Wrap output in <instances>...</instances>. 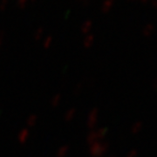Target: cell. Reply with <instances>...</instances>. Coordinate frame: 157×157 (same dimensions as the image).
<instances>
[{"label":"cell","instance_id":"cell-1","mask_svg":"<svg viewBox=\"0 0 157 157\" xmlns=\"http://www.w3.org/2000/svg\"><path fill=\"white\" fill-rule=\"evenodd\" d=\"M109 149L108 142L97 141L90 146V154L93 157H102L105 155Z\"/></svg>","mask_w":157,"mask_h":157},{"label":"cell","instance_id":"cell-2","mask_svg":"<svg viewBox=\"0 0 157 157\" xmlns=\"http://www.w3.org/2000/svg\"><path fill=\"white\" fill-rule=\"evenodd\" d=\"M98 114H99V111H98V108L96 107L93 108L89 113L88 117H87V127L90 129L94 128L96 125L97 120H98Z\"/></svg>","mask_w":157,"mask_h":157},{"label":"cell","instance_id":"cell-3","mask_svg":"<svg viewBox=\"0 0 157 157\" xmlns=\"http://www.w3.org/2000/svg\"><path fill=\"white\" fill-rule=\"evenodd\" d=\"M155 26L154 24H152V23L147 24L142 30V35L144 38L148 39V38L152 37V35L155 33Z\"/></svg>","mask_w":157,"mask_h":157},{"label":"cell","instance_id":"cell-4","mask_svg":"<svg viewBox=\"0 0 157 157\" xmlns=\"http://www.w3.org/2000/svg\"><path fill=\"white\" fill-rule=\"evenodd\" d=\"M29 135H30V131H29L28 129H22L19 132L18 135H17V140H18V142L21 143V144H24L27 140V139H28Z\"/></svg>","mask_w":157,"mask_h":157},{"label":"cell","instance_id":"cell-5","mask_svg":"<svg viewBox=\"0 0 157 157\" xmlns=\"http://www.w3.org/2000/svg\"><path fill=\"white\" fill-rule=\"evenodd\" d=\"M142 128H143V122L142 121H135V123L132 125V127H131V133L135 135H138L140 131L142 130Z\"/></svg>","mask_w":157,"mask_h":157},{"label":"cell","instance_id":"cell-6","mask_svg":"<svg viewBox=\"0 0 157 157\" xmlns=\"http://www.w3.org/2000/svg\"><path fill=\"white\" fill-rule=\"evenodd\" d=\"M75 113H76V109L75 108H71L69 109L67 112L65 114V121L67 122H70L71 121H73V119L74 118V115H75Z\"/></svg>","mask_w":157,"mask_h":157},{"label":"cell","instance_id":"cell-7","mask_svg":"<svg viewBox=\"0 0 157 157\" xmlns=\"http://www.w3.org/2000/svg\"><path fill=\"white\" fill-rule=\"evenodd\" d=\"M97 141H99V139H98V136H97L96 132L95 131H91L89 133V135H87V142L91 145V144H93L94 142H97Z\"/></svg>","mask_w":157,"mask_h":157},{"label":"cell","instance_id":"cell-8","mask_svg":"<svg viewBox=\"0 0 157 157\" xmlns=\"http://www.w3.org/2000/svg\"><path fill=\"white\" fill-rule=\"evenodd\" d=\"M69 151V147L67 145L62 146L58 151H57V157H65L67 155Z\"/></svg>","mask_w":157,"mask_h":157},{"label":"cell","instance_id":"cell-9","mask_svg":"<svg viewBox=\"0 0 157 157\" xmlns=\"http://www.w3.org/2000/svg\"><path fill=\"white\" fill-rule=\"evenodd\" d=\"M60 101H61V95L59 94H58L52 97V99L51 101V106L52 107H58L60 103Z\"/></svg>","mask_w":157,"mask_h":157},{"label":"cell","instance_id":"cell-10","mask_svg":"<svg viewBox=\"0 0 157 157\" xmlns=\"http://www.w3.org/2000/svg\"><path fill=\"white\" fill-rule=\"evenodd\" d=\"M96 134H97V136H98V139L99 140H102L106 135H107V132H108V129L107 128H99L98 130L95 131Z\"/></svg>","mask_w":157,"mask_h":157},{"label":"cell","instance_id":"cell-11","mask_svg":"<svg viewBox=\"0 0 157 157\" xmlns=\"http://www.w3.org/2000/svg\"><path fill=\"white\" fill-rule=\"evenodd\" d=\"M37 121H38V116L37 115H35V114H33V115H31L30 117L27 119V126L28 127H33L34 125L36 124L37 122Z\"/></svg>","mask_w":157,"mask_h":157},{"label":"cell","instance_id":"cell-12","mask_svg":"<svg viewBox=\"0 0 157 157\" xmlns=\"http://www.w3.org/2000/svg\"><path fill=\"white\" fill-rule=\"evenodd\" d=\"M138 156V151L136 149H132L128 153L126 157H137Z\"/></svg>","mask_w":157,"mask_h":157},{"label":"cell","instance_id":"cell-13","mask_svg":"<svg viewBox=\"0 0 157 157\" xmlns=\"http://www.w3.org/2000/svg\"><path fill=\"white\" fill-rule=\"evenodd\" d=\"M81 90H82V84H78L77 86H76V88L74 90V94H76V95H78V94L81 92Z\"/></svg>","mask_w":157,"mask_h":157},{"label":"cell","instance_id":"cell-14","mask_svg":"<svg viewBox=\"0 0 157 157\" xmlns=\"http://www.w3.org/2000/svg\"><path fill=\"white\" fill-rule=\"evenodd\" d=\"M152 88L155 91H157V77L152 82Z\"/></svg>","mask_w":157,"mask_h":157},{"label":"cell","instance_id":"cell-15","mask_svg":"<svg viewBox=\"0 0 157 157\" xmlns=\"http://www.w3.org/2000/svg\"><path fill=\"white\" fill-rule=\"evenodd\" d=\"M151 4L152 6L157 10V0H151Z\"/></svg>","mask_w":157,"mask_h":157},{"label":"cell","instance_id":"cell-16","mask_svg":"<svg viewBox=\"0 0 157 157\" xmlns=\"http://www.w3.org/2000/svg\"><path fill=\"white\" fill-rule=\"evenodd\" d=\"M141 4H143V5H146L147 3H149L150 2V0H139Z\"/></svg>","mask_w":157,"mask_h":157}]
</instances>
